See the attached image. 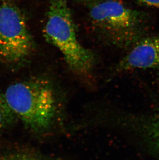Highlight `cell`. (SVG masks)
Returning <instances> with one entry per match:
<instances>
[{"mask_svg": "<svg viewBox=\"0 0 159 160\" xmlns=\"http://www.w3.org/2000/svg\"><path fill=\"white\" fill-rule=\"evenodd\" d=\"M136 68L159 70V36L138 42L117 66V70L120 71Z\"/></svg>", "mask_w": 159, "mask_h": 160, "instance_id": "5b68a950", "label": "cell"}, {"mask_svg": "<svg viewBox=\"0 0 159 160\" xmlns=\"http://www.w3.org/2000/svg\"><path fill=\"white\" fill-rule=\"evenodd\" d=\"M0 160H42L26 154H11L0 158Z\"/></svg>", "mask_w": 159, "mask_h": 160, "instance_id": "ba28073f", "label": "cell"}, {"mask_svg": "<svg viewBox=\"0 0 159 160\" xmlns=\"http://www.w3.org/2000/svg\"><path fill=\"white\" fill-rule=\"evenodd\" d=\"M16 118L8 104L4 94L0 93V130L12 125Z\"/></svg>", "mask_w": 159, "mask_h": 160, "instance_id": "8992f818", "label": "cell"}, {"mask_svg": "<svg viewBox=\"0 0 159 160\" xmlns=\"http://www.w3.org/2000/svg\"><path fill=\"white\" fill-rule=\"evenodd\" d=\"M43 35L47 42L60 51L71 71L80 76L92 72L95 55L80 42L72 12L66 0H49Z\"/></svg>", "mask_w": 159, "mask_h": 160, "instance_id": "7a4b0ae2", "label": "cell"}, {"mask_svg": "<svg viewBox=\"0 0 159 160\" xmlns=\"http://www.w3.org/2000/svg\"><path fill=\"white\" fill-rule=\"evenodd\" d=\"M81 1L84 2L85 3H87V4H89V3H94V2H96L99 1L101 0H80Z\"/></svg>", "mask_w": 159, "mask_h": 160, "instance_id": "30bf717a", "label": "cell"}, {"mask_svg": "<svg viewBox=\"0 0 159 160\" xmlns=\"http://www.w3.org/2000/svg\"><path fill=\"white\" fill-rule=\"evenodd\" d=\"M147 128L148 139L155 152L159 156V113L152 120Z\"/></svg>", "mask_w": 159, "mask_h": 160, "instance_id": "52a82bcc", "label": "cell"}, {"mask_svg": "<svg viewBox=\"0 0 159 160\" xmlns=\"http://www.w3.org/2000/svg\"><path fill=\"white\" fill-rule=\"evenodd\" d=\"M90 22L96 33L108 44L125 47L133 41L141 14L119 0H101L88 4Z\"/></svg>", "mask_w": 159, "mask_h": 160, "instance_id": "3957f363", "label": "cell"}, {"mask_svg": "<svg viewBox=\"0 0 159 160\" xmlns=\"http://www.w3.org/2000/svg\"><path fill=\"white\" fill-rule=\"evenodd\" d=\"M34 49V41L22 12L14 4L0 0V59L20 63Z\"/></svg>", "mask_w": 159, "mask_h": 160, "instance_id": "277c9868", "label": "cell"}, {"mask_svg": "<svg viewBox=\"0 0 159 160\" xmlns=\"http://www.w3.org/2000/svg\"><path fill=\"white\" fill-rule=\"evenodd\" d=\"M4 94L17 118L27 126L38 132L51 127L57 113V100L48 79L38 77L13 83Z\"/></svg>", "mask_w": 159, "mask_h": 160, "instance_id": "6da1fadb", "label": "cell"}, {"mask_svg": "<svg viewBox=\"0 0 159 160\" xmlns=\"http://www.w3.org/2000/svg\"><path fill=\"white\" fill-rule=\"evenodd\" d=\"M133 1L141 3L142 4L159 8V0H133Z\"/></svg>", "mask_w": 159, "mask_h": 160, "instance_id": "9c48e42d", "label": "cell"}]
</instances>
